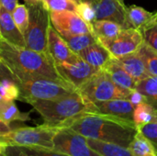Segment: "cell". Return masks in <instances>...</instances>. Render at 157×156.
Listing matches in <instances>:
<instances>
[{"instance_id": "obj_34", "label": "cell", "mask_w": 157, "mask_h": 156, "mask_svg": "<svg viewBox=\"0 0 157 156\" xmlns=\"http://www.w3.org/2000/svg\"><path fill=\"white\" fill-rule=\"evenodd\" d=\"M128 100L134 106L136 107L137 105L143 103V102H146L145 100V97H144V95L142 93H140L138 90L134 89L132 91H131L130 95H129V97H128Z\"/></svg>"}, {"instance_id": "obj_9", "label": "cell", "mask_w": 157, "mask_h": 156, "mask_svg": "<svg viewBox=\"0 0 157 156\" xmlns=\"http://www.w3.org/2000/svg\"><path fill=\"white\" fill-rule=\"evenodd\" d=\"M55 68L61 77L73 85L76 89L81 87L99 71V69L85 62L76 53L65 62L55 63Z\"/></svg>"}, {"instance_id": "obj_25", "label": "cell", "mask_w": 157, "mask_h": 156, "mask_svg": "<svg viewBox=\"0 0 157 156\" xmlns=\"http://www.w3.org/2000/svg\"><path fill=\"white\" fill-rule=\"evenodd\" d=\"M156 114L157 109L147 102L137 105L133 110V122L136 129L153 121L156 117Z\"/></svg>"}, {"instance_id": "obj_40", "label": "cell", "mask_w": 157, "mask_h": 156, "mask_svg": "<svg viewBox=\"0 0 157 156\" xmlns=\"http://www.w3.org/2000/svg\"><path fill=\"white\" fill-rule=\"evenodd\" d=\"M95 1H97V0H81V2H86V3H90V4Z\"/></svg>"}, {"instance_id": "obj_18", "label": "cell", "mask_w": 157, "mask_h": 156, "mask_svg": "<svg viewBox=\"0 0 157 156\" xmlns=\"http://www.w3.org/2000/svg\"><path fill=\"white\" fill-rule=\"evenodd\" d=\"M118 86L126 90L136 89L137 82L113 58L103 69Z\"/></svg>"}, {"instance_id": "obj_23", "label": "cell", "mask_w": 157, "mask_h": 156, "mask_svg": "<svg viewBox=\"0 0 157 156\" xmlns=\"http://www.w3.org/2000/svg\"><path fill=\"white\" fill-rule=\"evenodd\" d=\"M128 149L132 156H157L156 148L139 131L135 134Z\"/></svg>"}, {"instance_id": "obj_8", "label": "cell", "mask_w": 157, "mask_h": 156, "mask_svg": "<svg viewBox=\"0 0 157 156\" xmlns=\"http://www.w3.org/2000/svg\"><path fill=\"white\" fill-rule=\"evenodd\" d=\"M52 150L68 156H101L88 145L87 138L70 128L57 130Z\"/></svg>"}, {"instance_id": "obj_2", "label": "cell", "mask_w": 157, "mask_h": 156, "mask_svg": "<svg viewBox=\"0 0 157 156\" xmlns=\"http://www.w3.org/2000/svg\"><path fill=\"white\" fill-rule=\"evenodd\" d=\"M0 59L11 74L19 77H45L65 81L58 74L49 53L8 43L0 38Z\"/></svg>"}, {"instance_id": "obj_36", "label": "cell", "mask_w": 157, "mask_h": 156, "mask_svg": "<svg viewBox=\"0 0 157 156\" xmlns=\"http://www.w3.org/2000/svg\"><path fill=\"white\" fill-rule=\"evenodd\" d=\"M11 131H12V128L10 127V125L6 124V122H4L3 120H0V135L6 134V133L10 132Z\"/></svg>"}, {"instance_id": "obj_38", "label": "cell", "mask_w": 157, "mask_h": 156, "mask_svg": "<svg viewBox=\"0 0 157 156\" xmlns=\"http://www.w3.org/2000/svg\"><path fill=\"white\" fill-rule=\"evenodd\" d=\"M24 1H25V4H26V5H30V4L36 3V2L39 1V0H24Z\"/></svg>"}, {"instance_id": "obj_11", "label": "cell", "mask_w": 157, "mask_h": 156, "mask_svg": "<svg viewBox=\"0 0 157 156\" xmlns=\"http://www.w3.org/2000/svg\"><path fill=\"white\" fill-rule=\"evenodd\" d=\"M50 19L62 37L93 33L92 28L73 11H50Z\"/></svg>"}, {"instance_id": "obj_26", "label": "cell", "mask_w": 157, "mask_h": 156, "mask_svg": "<svg viewBox=\"0 0 157 156\" xmlns=\"http://www.w3.org/2000/svg\"><path fill=\"white\" fill-rule=\"evenodd\" d=\"M63 38L66 41L69 48L76 54L78 52H80L81 51H83L84 49L87 48L88 46H90L93 43L98 41V38L96 37V35L94 33L65 36Z\"/></svg>"}, {"instance_id": "obj_29", "label": "cell", "mask_w": 157, "mask_h": 156, "mask_svg": "<svg viewBox=\"0 0 157 156\" xmlns=\"http://www.w3.org/2000/svg\"><path fill=\"white\" fill-rule=\"evenodd\" d=\"M144 42L157 52V24L151 20L141 30Z\"/></svg>"}, {"instance_id": "obj_30", "label": "cell", "mask_w": 157, "mask_h": 156, "mask_svg": "<svg viewBox=\"0 0 157 156\" xmlns=\"http://www.w3.org/2000/svg\"><path fill=\"white\" fill-rule=\"evenodd\" d=\"M49 11H73L76 13L77 4L72 0H42Z\"/></svg>"}, {"instance_id": "obj_22", "label": "cell", "mask_w": 157, "mask_h": 156, "mask_svg": "<svg viewBox=\"0 0 157 156\" xmlns=\"http://www.w3.org/2000/svg\"><path fill=\"white\" fill-rule=\"evenodd\" d=\"M154 13H151L142 6L132 5L127 6V18L130 28L141 30L153 18Z\"/></svg>"}, {"instance_id": "obj_32", "label": "cell", "mask_w": 157, "mask_h": 156, "mask_svg": "<svg viewBox=\"0 0 157 156\" xmlns=\"http://www.w3.org/2000/svg\"><path fill=\"white\" fill-rule=\"evenodd\" d=\"M137 131L146 137L157 150V114L156 117L150 123L137 128Z\"/></svg>"}, {"instance_id": "obj_15", "label": "cell", "mask_w": 157, "mask_h": 156, "mask_svg": "<svg viewBox=\"0 0 157 156\" xmlns=\"http://www.w3.org/2000/svg\"><path fill=\"white\" fill-rule=\"evenodd\" d=\"M0 37L2 40L19 47H26L24 35L15 24L11 13L0 6Z\"/></svg>"}, {"instance_id": "obj_21", "label": "cell", "mask_w": 157, "mask_h": 156, "mask_svg": "<svg viewBox=\"0 0 157 156\" xmlns=\"http://www.w3.org/2000/svg\"><path fill=\"white\" fill-rule=\"evenodd\" d=\"M88 145L101 156H132L128 148L102 141L87 139Z\"/></svg>"}, {"instance_id": "obj_42", "label": "cell", "mask_w": 157, "mask_h": 156, "mask_svg": "<svg viewBox=\"0 0 157 156\" xmlns=\"http://www.w3.org/2000/svg\"><path fill=\"white\" fill-rule=\"evenodd\" d=\"M73 2H75V3H76L77 5L79 4V3H81V0H72Z\"/></svg>"}, {"instance_id": "obj_24", "label": "cell", "mask_w": 157, "mask_h": 156, "mask_svg": "<svg viewBox=\"0 0 157 156\" xmlns=\"http://www.w3.org/2000/svg\"><path fill=\"white\" fill-rule=\"evenodd\" d=\"M136 90L144 95L148 104L157 109V76L150 75L137 82Z\"/></svg>"}, {"instance_id": "obj_37", "label": "cell", "mask_w": 157, "mask_h": 156, "mask_svg": "<svg viewBox=\"0 0 157 156\" xmlns=\"http://www.w3.org/2000/svg\"><path fill=\"white\" fill-rule=\"evenodd\" d=\"M6 149H7V147L1 146V145H0V156H8L7 155Z\"/></svg>"}, {"instance_id": "obj_39", "label": "cell", "mask_w": 157, "mask_h": 156, "mask_svg": "<svg viewBox=\"0 0 157 156\" xmlns=\"http://www.w3.org/2000/svg\"><path fill=\"white\" fill-rule=\"evenodd\" d=\"M153 21H155L157 24V12L156 13H154V16H153V18H152Z\"/></svg>"}, {"instance_id": "obj_13", "label": "cell", "mask_w": 157, "mask_h": 156, "mask_svg": "<svg viewBox=\"0 0 157 156\" xmlns=\"http://www.w3.org/2000/svg\"><path fill=\"white\" fill-rule=\"evenodd\" d=\"M94 105L95 113L109 115L122 120L133 121V110L135 107L128 99L117 98Z\"/></svg>"}, {"instance_id": "obj_33", "label": "cell", "mask_w": 157, "mask_h": 156, "mask_svg": "<svg viewBox=\"0 0 157 156\" xmlns=\"http://www.w3.org/2000/svg\"><path fill=\"white\" fill-rule=\"evenodd\" d=\"M18 149L29 156H68L62 153L56 152L52 149H44L38 147H25Z\"/></svg>"}, {"instance_id": "obj_44", "label": "cell", "mask_w": 157, "mask_h": 156, "mask_svg": "<svg viewBox=\"0 0 157 156\" xmlns=\"http://www.w3.org/2000/svg\"><path fill=\"white\" fill-rule=\"evenodd\" d=\"M119 1H121V2H122V3H124V1H122V0H119Z\"/></svg>"}, {"instance_id": "obj_31", "label": "cell", "mask_w": 157, "mask_h": 156, "mask_svg": "<svg viewBox=\"0 0 157 156\" xmlns=\"http://www.w3.org/2000/svg\"><path fill=\"white\" fill-rule=\"evenodd\" d=\"M76 14L92 28V24L96 21V13L90 3H79L76 7Z\"/></svg>"}, {"instance_id": "obj_19", "label": "cell", "mask_w": 157, "mask_h": 156, "mask_svg": "<svg viewBox=\"0 0 157 156\" xmlns=\"http://www.w3.org/2000/svg\"><path fill=\"white\" fill-rule=\"evenodd\" d=\"M0 120L9 124L14 121H28L30 120L29 113H22L14 100L3 98L0 101Z\"/></svg>"}, {"instance_id": "obj_28", "label": "cell", "mask_w": 157, "mask_h": 156, "mask_svg": "<svg viewBox=\"0 0 157 156\" xmlns=\"http://www.w3.org/2000/svg\"><path fill=\"white\" fill-rule=\"evenodd\" d=\"M11 16L18 29L24 35L29 25V9L27 5L17 4V6L11 12Z\"/></svg>"}, {"instance_id": "obj_7", "label": "cell", "mask_w": 157, "mask_h": 156, "mask_svg": "<svg viewBox=\"0 0 157 156\" xmlns=\"http://www.w3.org/2000/svg\"><path fill=\"white\" fill-rule=\"evenodd\" d=\"M77 90L93 104L117 98L128 99L132 91L118 86L104 70H99Z\"/></svg>"}, {"instance_id": "obj_5", "label": "cell", "mask_w": 157, "mask_h": 156, "mask_svg": "<svg viewBox=\"0 0 157 156\" xmlns=\"http://www.w3.org/2000/svg\"><path fill=\"white\" fill-rule=\"evenodd\" d=\"M57 128L41 124L36 127H21L12 129L6 134L0 135V145L5 147H38L52 149L53 137Z\"/></svg>"}, {"instance_id": "obj_3", "label": "cell", "mask_w": 157, "mask_h": 156, "mask_svg": "<svg viewBox=\"0 0 157 156\" xmlns=\"http://www.w3.org/2000/svg\"><path fill=\"white\" fill-rule=\"evenodd\" d=\"M28 104L40 115L44 124L53 128H64L67 124L86 112H95V105L79 91L50 100H32Z\"/></svg>"}, {"instance_id": "obj_46", "label": "cell", "mask_w": 157, "mask_h": 156, "mask_svg": "<svg viewBox=\"0 0 157 156\" xmlns=\"http://www.w3.org/2000/svg\"><path fill=\"white\" fill-rule=\"evenodd\" d=\"M0 38H1V37H0Z\"/></svg>"}, {"instance_id": "obj_41", "label": "cell", "mask_w": 157, "mask_h": 156, "mask_svg": "<svg viewBox=\"0 0 157 156\" xmlns=\"http://www.w3.org/2000/svg\"><path fill=\"white\" fill-rule=\"evenodd\" d=\"M18 156H29V155H27L24 152H22V151H20L19 150V154H18Z\"/></svg>"}, {"instance_id": "obj_6", "label": "cell", "mask_w": 157, "mask_h": 156, "mask_svg": "<svg viewBox=\"0 0 157 156\" xmlns=\"http://www.w3.org/2000/svg\"><path fill=\"white\" fill-rule=\"evenodd\" d=\"M29 25L24 33L26 47L38 52H47L48 29L51 25L50 11L42 0L27 5Z\"/></svg>"}, {"instance_id": "obj_17", "label": "cell", "mask_w": 157, "mask_h": 156, "mask_svg": "<svg viewBox=\"0 0 157 156\" xmlns=\"http://www.w3.org/2000/svg\"><path fill=\"white\" fill-rule=\"evenodd\" d=\"M114 59L136 82L150 76L143 59L137 51Z\"/></svg>"}, {"instance_id": "obj_45", "label": "cell", "mask_w": 157, "mask_h": 156, "mask_svg": "<svg viewBox=\"0 0 157 156\" xmlns=\"http://www.w3.org/2000/svg\"><path fill=\"white\" fill-rule=\"evenodd\" d=\"M122 1H124V0H122Z\"/></svg>"}, {"instance_id": "obj_35", "label": "cell", "mask_w": 157, "mask_h": 156, "mask_svg": "<svg viewBox=\"0 0 157 156\" xmlns=\"http://www.w3.org/2000/svg\"><path fill=\"white\" fill-rule=\"evenodd\" d=\"M17 4H18V0H0V6L10 13L17 6Z\"/></svg>"}, {"instance_id": "obj_20", "label": "cell", "mask_w": 157, "mask_h": 156, "mask_svg": "<svg viewBox=\"0 0 157 156\" xmlns=\"http://www.w3.org/2000/svg\"><path fill=\"white\" fill-rule=\"evenodd\" d=\"M121 29V25L110 20H96L92 24L93 33L98 41L109 40L116 38Z\"/></svg>"}, {"instance_id": "obj_43", "label": "cell", "mask_w": 157, "mask_h": 156, "mask_svg": "<svg viewBox=\"0 0 157 156\" xmlns=\"http://www.w3.org/2000/svg\"><path fill=\"white\" fill-rule=\"evenodd\" d=\"M1 64H2V62H1V59H0V66H1Z\"/></svg>"}, {"instance_id": "obj_1", "label": "cell", "mask_w": 157, "mask_h": 156, "mask_svg": "<svg viewBox=\"0 0 157 156\" xmlns=\"http://www.w3.org/2000/svg\"><path fill=\"white\" fill-rule=\"evenodd\" d=\"M87 139L115 143L128 148L137 133L133 121L95 112H86L71 120L66 127Z\"/></svg>"}, {"instance_id": "obj_12", "label": "cell", "mask_w": 157, "mask_h": 156, "mask_svg": "<svg viewBox=\"0 0 157 156\" xmlns=\"http://www.w3.org/2000/svg\"><path fill=\"white\" fill-rule=\"evenodd\" d=\"M96 20H110L118 23L122 29H129L127 6L119 0H97L91 3Z\"/></svg>"}, {"instance_id": "obj_16", "label": "cell", "mask_w": 157, "mask_h": 156, "mask_svg": "<svg viewBox=\"0 0 157 156\" xmlns=\"http://www.w3.org/2000/svg\"><path fill=\"white\" fill-rule=\"evenodd\" d=\"M77 54L91 66L99 70H103L106 65L113 59L110 52L98 40L84 49Z\"/></svg>"}, {"instance_id": "obj_4", "label": "cell", "mask_w": 157, "mask_h": 156, "mask_svg": "<svg viewBox=\"0 0 157 156\" xmlns=\"http://www.w3.org/2000/svg\"><path fill=\"white\" fill-rule=\"evenodd\" d=\"M19 88L18 100H50L67 96L77 89L66 81L45 77H19L11 74Z\"/></svg>"}, {"instance_id": "obj_10", "label": "cell", "mask_w": 157, "mask_h": 156, "mask_svg": "<svg viewBox=\"0 0 157 156\" xmlns=\"http://www.w3.org/2000/svg\"><path fill=\"white\" fill-rule=\"evenodd\" d=\"M99 42L110 52L113 58H120L137 51L144 43V38L140 30L129 28L122 29L116 38Z\"/></svg>"}, {"instance_id": "obj_14", "label": "cell", "mask_w": 157, "mask_h": 156, "mask_svg": "<svg viewBox=\"0 0 157 156\" xmlns=\"http://www.w3.org/2000/svg\"><path fill=\"white\" fill-rule=\"evenodd\" d=\"M47 52L53 60L54 64L65 62L75 54L52 24L48 29Z\"/></svg>"}, {"instance_id": "obj_27", "label": "cell", "mask_w": 157, "mask_h": 156, "mask_svg": "<svg viewBox=\"0 0 157 156\" xmlns=\"http://www.w3.org/2000/svg\"><path fill=\"white\" fill-rule=\"evenodd\" d=\"M150 75L157 76V52L144 42L137 51Z\"/></svg>"}]
</instances>
